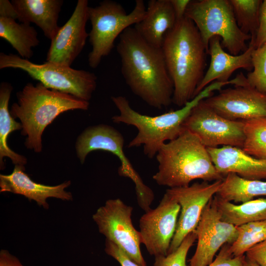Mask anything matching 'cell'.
Instances as JSON below:
<instances>
[{
	"instance_id": "1",
	"label": "cell",
	"mask_w": 266,
	"mask_h": 266,
	"mask_svg": "<svg viewBox=\"0 0 266 266\" xmlns=\"http://www.w3.org/2000/svg\"><path fill=\"white\" fill-rule=\"evenodd\" d=\"M117 51L122 74L134 94L159 109L172 102L173 83L162 47L150 44L130 27L119 36Z\"/></svg>"
},
{
	"instance_id": "2",
	"label": "cell",
	"mask_w": 266,
	"mask_h": 266,
	"mask_svg": "<svg viewBox=\"0 0 266 266\" xmlns=\"http://www.w3.org/2000/svg\"><path fill=\"white\" fill-rule=\"evenodd\" d=\"M162 49L173 83L172 102L182 107L195 97L203 78L207 50L195 24L185 16L166 33Z\"/></svg>"
},
{
	"instance_id": "3",
	"label": "cell",
	"mask_w": 266,
	"mask_h": 266,
	"mask_svg": "<svg viewBox=\"0 0 266 266\" xmlns=\"http://www.w3.org/2000/svg\"><path fill=\"white\" fill-rule=\"evenodd\" d=\"M229 84V82H214L179 109L155 116L143 115L135 111L125 97L113 96L111 98L112 101L118 109L119 114L113 116L112 120L116 123L135 127L138 130L137 134L129 142L128 147L142 145L144 154L152 159L156 156L164 144L180 134L184 129L185 120L199 102Z\"/></svg>"
},
{
	"instance_id": "4",
	"label": "cell",
	"mask_w": 266,
	"mask_h": 266,
	"mask_svg": "<svg viewBox=\"0 0 266 266\" xmlns=\"http://www.w3.org/2000/svg\"><path fill=\"white\" fill-rule=\"evenodd\" d=\"M156 157L158 169L152 177L160 186L185 187L196 179L212 182L224 177L215 167L207 148L195 134L184 129L164 144Z\"/></svg>"
},
{
	"instance_id": "5",
	"label": "cell",
	"mask_w": 266,
	"mask_h": 266,
	"mask_svg": "<svg viewBox=\"0 0 266 266\" xmlns=\"http://www.w3.org/2000/svg\"><path fill=\"white\" fill-rule=\"evenodd\" d=\"M10 115L22 124L21 134L27 136L25 146L35 153L42 150V135L49 124L60 114L70 110L88 109L89 102L71 95L47 88L38 82L27 83L16 94Z\"/></svg>"
},
{
	"instance_id": "6",
	"label": "cell",
	"mask_w": 266,
	"mask_h": 266,
	"mask_svg": "<svg viewBox=\"0 0 266 266\" xmlns=\"http://www.w3.org/2000/svg\"><path fill=\"white\" fill-rule=\"evenodd\" d=\"M185 16L195 24L207 52L210 40L216 36L232 55H239L248 49L246 42L251 36L238 26L230 0H191Z\"/></svg>"
},
{
	"instance_id": "7",
	"label": "cell",
	"mask_w": 266,
	"mask_h": 266,
	"mask_svg": "<svg viewBox=\"0 0 266 266\" xmlns=\"http://www.w3.org/2000/svg\"><path fill=\"white\" fill-rule=\"evenodd\" d=\"M146 7L143 0H136L133 10L127 13L116 1L104 0L95 7H89V20L92 28L89 33L92 50L88 54L89 66L97 67L102 58L108 56L116 38L127 28L144 18Z\"/></svg>"
},
{
	"instance_id": "8",
	"label": "cell",
	"mask_w": 266,
	"mask_h": 266,
	"mask_svg": "<svg viewBox=\"0 0 266 266\" xmlns=\"http://www.w3.org/2000/svg\"><path fill=\"white\" fill-rule=\"evenodd\" d=\"M22 70L51 90L89 101L96 90L97 77L93 72L46 62L37 64L13 54L0 53V69Z\"/></svg>"
},
{
	"instance_id": "9",
	"label": "cell",
	"mask_w": 266,
	"mask_h": 266,
	"mask_svg": "<svg viewBox=\"0 0 266 266\" xmlns=\"http://www.w3.org/2000/svg\"><path fill=\"white\" fill-rule=\"evenodd\" d=\"M124 139L114 128L105 124L91 126L78 137L75 144L77 158L83 164L89 153L104 150L115 155L121 162L118 172L120 176L130 178L135 184L137 202L145 211L149 210L154 195L152 190L143 182L124 151Z\"/></svg>"
},
{
	"instance_id": "10",
	"label": "cell",
	"mask_w": 266,
	"mask_h": 266,
	"mask_svg": "<svg viewBox=\"0 0 266 266\" xmlns=\"http://www.w3.org/2000/svg\"><path fill=\"white\" fill-rule=\"evenodd\" d=\"M133 208L120 199H110L99 208L93 219L100 233L141 266H147L140 250L139 232L132 223Z\"/></svg>"
},
{
	"instance_id": "11",
	"label": "cell",
	"mask_w": 266,
	"mask_h": 266,
	"mask_svg": "<svg viewBox=\"0 0 266 266\" xmlns=\"http://www.w3.org/2000/svg\"><path fill=\"white\" fill-rule=\"evenodd\" d=\"M203 100L192 109L183 123V129L195 134L206 148L222 145L242 148L244 121L231 120L221 116Z\"/></svg>"
},
{
	"instance_id": "12",
	"label": "cell",
	"mask_w": 266,
	"mask_h": 266,
	"mask_svg": "<svg viewBox=\"0 0 266 266\" xmlns=\"http://www.w3.org/2000/svg\"><path fill=\"white\" fill-rule=\"evenodd\" d=\"M222 181L196 182L166 190V193L180 206L176 231L167 254L175 250L186 236L195 231L205 207L217 194Z\"/></svg>"
},
{
	"instance_id": "13",
	"label": "cell",
	"mask_w": 266,
	"mask_h": 266,
	"mask_svg": "<svg viewBox=\"0 0 266 266\" xmlns=\"http://www.w3.org/2000/svg\"><path fill=\"white\" fill-rule=\"evenodd\" d=\"M180 211L179 204L166 193L156 208L145 211L140 217V242L151 255H167Z\"/></svg>"
},
{
	"instance_id": "14",
	"label": "cell",
	"mask_w": 266,
	"mask_h": 266,
	"mask_svg": "<svg viewBox=\"0 0 266 266\" xmlns=\"http://www.w3.org/2000/svg\"><path fill=\"white\" fill-rule=\"evenodd\" d=\"M197 245L189 266H207L225 244L237 235V227L224 221L212 198L205 207L195 231Z\"/></svg>"
},
{
	"instance_id": "15",
	"label": "cell",
	"mask_w": 266,
	"mask_h": 266,
	"mask_svg": "<svg viewBox=\"0 0 266 266\" xmlns=\"http://www.w3.org/2000/svg\"><path fill=\"white\" fill-rule=\"evenodd\" d=\"M88 1L78 0L67 21L51 40L46 62L70 66L84 48L89 33L86 24L89 20Z\"/></svg>"
},
{
	"instance_id": "16",
	"label": "cell",
	"mask_w": 266,
	"mask_h": 266,
	"mask_svg": "<svg viewBox=\"0 0 266 266\" xmlns=\"http://www.w3.org/2000/svg\"><path fill=\"white\" fill-rule=\"evenodd\" d=\"M203 100L218 114L231 120L266 118V94L249 85L221 89Z\"/></svg>"
},
{
	"instance_id": "17",
	"label": "cell",
	"mask_w": 266,
	"mask_h": 266,
	"mask_svg": "<svg viewBox=\"0 0 266 266\" xmlns=\"http://www.w3.org/2000/svg\"><path fill=\"white\" fill-rule=\"evenodd\" d=\"M25 171L24 166L15 165L11 174H0V192L24 196L30 201L33 200L45 209L49 208L46 201L49 198L72 200V194L65 190L70 185V181L56 186L45 185L33 181Z\"/></svg>"
},
{
	"instance_id": "18",
	"label": "cell",
	"mask_w": 266,
	"mask_h": 266,
	"mask_svg": "<svg viewBox=\"0 0 266 266\" xmlns=\"http://www.w3.org/2000/svg\"><path fill=\"white\" fill-rule=\"evenodd\" d=\"M217 171L225 176L235 173L250 180H266V159L255 158L237 147L207 148Z\"/></svg>"
},
{
	"instance_id": "19",
	"label": "cell",
	"mask_w": 266,
	"mask_h": 266,
	"mask_svg": "<svg viewBox=\"0 0 266 266\" xmlns=\"http://www.w3.org/2000/svg\"><path fill=\"white\" fill-rule=\"evenodd\" d=\"M220 41L221 38L217 36L209 41L207 53L210 56V65L196 89L195 97L214 82L229 81L233 72L238 69L251 70L253 68L251 55L255 49L253 46L249 45L245 52L233 55L224 50Z\"/></svg>"
},
{
	"instance_id": "20",
	"label": "cell",
	"mask_w": 266,
	"mask_h": 266,
	"mask_svg": "<svg viewBox=\"0 0 266 266\" xmlns=\"http://www.w3.org/2000/svg\"><path fill=\"white\" fill-rule=\"evenodd\" d=\"M176 21L170 0H150L144 18L133 27L147 42L161 48L166 33Z\"/></svg>"
},
{
	"instance_id": "21",
	"label": "cell",
	"mask_w": 266,
	"mask_h": 266,
	"mask_svg": "<svg viewBox=\"0 0 266 266\" xmlns=\"http://www.w3.org/2000/svg\"><path fill=\"white\" fill-rule=\"evenodd\" d=\"M18 14V20L23 23H34L51 40L60 28L58 19L62 0H12Z\"/></svg>"
},
{
	"instance_id": "22",
	"label": "cell",
	"mask_w": 266,
	"mask_h": 266,
	"mask_svg": "<svg viewBox=\"0 0 266 266\" xmlns=\"http://www.w3.org/2000/svg\"><path fill=\"white\" fill-rule=\"evenodd\" d=\"M13 90L8 82H2L0 85V166L4 168L3 159L8 157L15 165L25 166L27 159L12 150L8 146L7 138L13 131L22 130L20 122L15 120L10 115L8 103Z\"/></svg>"
},
{
	"instance_id": "23",
	"label": "cell",
	"mask_w": 266,
	"mask_h": 266,
	"mask_svg": "<svg viewBox=\"0 0 266 266\" xmlns=\"http://www.w3.org/2000/svg\"><path fill=\"white\" fill-rule=\"evenodd\" d=\"M213 199L222 219L235 226L266 220V198L253 199L239 204L224 200L217 195Z\"/></svg>"
},
{
	"instance_id": "24",
	"label": "cell",
	"mask_w": 266,
	"mask_h": 266,
	"mask_svg": "<svg viewBox=\"0 0 266 266\" xmlns=\"http://www.w3.org/2000/svg\"><path fill=\"white\" fill-rule=\"evenodd\" d=\"M0 37L7 41L20 57L29 60L33 56L32 48L40 41L35 29L30 23H18L13 19L0 17Z\"/></svg>"
},
{
	"instance_id": "25",
	"label": "cell",
	"mask_w": 266,
	"mask_h": 266,
	"mask_svg": "<svg viewBox=\"0 0 266 266\" xmlns=\"http://www.w3.org/2000/svg\"><path fill=\"white\" fill-rule=\"evenodd\" d=\"M216 195L226 201L240 203L266 197V180L247 179L230 173L224 176Z\"/></svg>"
},
{
	"instance_id": "26",
	"label": "cell",
	"mask_w": 266,
	"mask_h": 266,
	"mask_svg": "<svg viewBox=\"0 0 266 266\" xmlns=\"http://www.w3.org/2000/svg\"><path fill=\"white\" fill-rule=\"evenodd\" d=\"M235 240L229 244L234 257L243 256L250 248L266 239V220L248 223L237 227Z\"/></svg>"
},
{
	"instance_id": "27",
	"label": "cell",
	"mask_w": 266,
	"mask_h": 266,
	"mask_svg": "<svg viewBox=\"0 0 266 266\" xmlns=\"http://www.w3.org/2000/svg\"><path fill=\"white\" fill-rule=\"evenodd\" d=\"M244 134L243 151L255 158L266 159V118L245 121Z\"/></svg>"
},
{
	"instance_id": "28",
	"label": "cell",
	"mask_w": 266,
	"mask_h": 266,
	"mask_svg": "<svg viewBox=\"0 0 266 266\" xmlns=\"http://www.w3.org/2000/svg\"><path fill=\"white\" fill-rule=\"evenodd\" d=\"M237 24L244 33L253 39L259 26L261 0H230Z\"/></svg>"
},
{
	"instance_id": "29",
	"label": "cell",
	"mask_w": 266,
	"mask_h": 266,
	"mask_svg": "<svg viewBox=\"0 0 266 266\" xmlns=\"http://www.w3.org/2000/svg\"><path fill=\"white\" fill-rule=\"evenodd\" d=\"M251 57L253 70L246 77L248 84L266 94V43L255 48Z\"/></svg>"
},
{
	"instance_id": "30",
	"label": "cell",
	"mask_w": 266,
	"mask_h": 266,
	"mask_svg": "<svg viewBox=\"0 0 266 266\" xmlns=\"http://www.w3.org/2000/svg\"><path fill=\"white\" fill-rule=\"evenodd\" d=\"M196 239L195 231L190 233L173 252L166 256L155 257L154 266H188L187 256Z\"/></svg>"
},
{
	"instance_id": "31",
	"label": "cell",
	"mask_w": 266,
	"mask_h": 266,
	"mask_svg": "<svg viewBox=\"0 0 266 266\" xmlns=\"http://www.w3.org/2000/svg\"><path fill=\"white\" fill-rule=\"evenodd\" d=\"M245 255L234 257L229 250V244H225L213 261L207 266H243Z\"/></svg>"
},
{
	"instance_id": "32",
	"label": "cell",
	"mask_w": 266,
	"mask_h": 266,
	"mask_svg": "<svg viewBox=\"0 0 266 266\" xmlns=\"http://www.w3.org/2000/svg\"><path fill=\"white\" fill-rule=\"evenodd\" d=\"M266 43V0H262L261 5L259 26L255 37L249 44L255 48L260 47Z\"/></svg>"
},
{
	"instance_id": "33",
	"label": "cell",
	"mask_w": 266,
	"mask_h": 266,
	"mask_svg": "<svg viewBox=\"0 0 266 266\" xmlns=\"http://www.w3.org/2000/svg\"><path fill=\"white\" fill-rule=\"evenodd\" d=\"M104 251L117 261L121 266H141L131 259L120 248L112 242L106 239Z\"/></svg>"
},
{
	"instance_id": "34",
	"label": "cell",
	"mask_w": 266,
	"mask_h": 266,
	"mask_svg": "<svg viewBox=\"0 0 266 266\" xmlns=\"http://www.w3.org/2000/svg\"><path fill=\"white\" fill-rule=\"evenodd\" d=\"M246 258L260 266H266V239L248 250Z\"/></svg>"
},
{
	"instance_id": "35",
	"label": "cell",
	"mask_w": 266,
	"mask_h": 266,
	"mask_svg": "<svg viewBox=\"0 0 266 266\" xmlns=\"http://www.w3.org/2000/svg\"><path fill=\"white\" fill-rule=\"evenodd\" d=\"M0 17L18 19V14L12 4L8 0H0Z\"/></svg>"
},
{
	"instance_id": "36",
	"label": "cell",
	"mask_w": 266,
	"mask_h": 266,
	"mask_svg": "<svg viewBox=\"0 0 266 266\" xmlns=\"http://www.w3.org/2000/svg\"><path fill=\"white\" fill-rule=\"evenodd\" d=\"M191 0H170L177 21L185 17L187 8Z\"/></svg>"
},
{
	"instance_id": "37",
	"label": "cell",
	"mask_w": 266,
	"mask_h": 266,
	"mask_svg": "<svg viewBox=\"0 0 266 266\" xmlns=\"http://www.w3.org/2000/svg\"><path fill=\"white\" fill-rule=\"evenodd\" d=\"M0 266H24L15 256L7 250H1L0 252Z\"/></svg>"
},
{
	"instance_id": "38",
	"label": "cell",
	"mask_w": 266,
	"mask_h": 266,
	"mask_svg": "<svg viewBox=\"0 0 266 266\" xmlns=\"http://www.w3.org/2000/svg\"><path fill=\"white\" fill-rule=\"evenodd\" d=\"M243 266H260L257 263L246 258Z\"/></svg>"
}]
</instances>
